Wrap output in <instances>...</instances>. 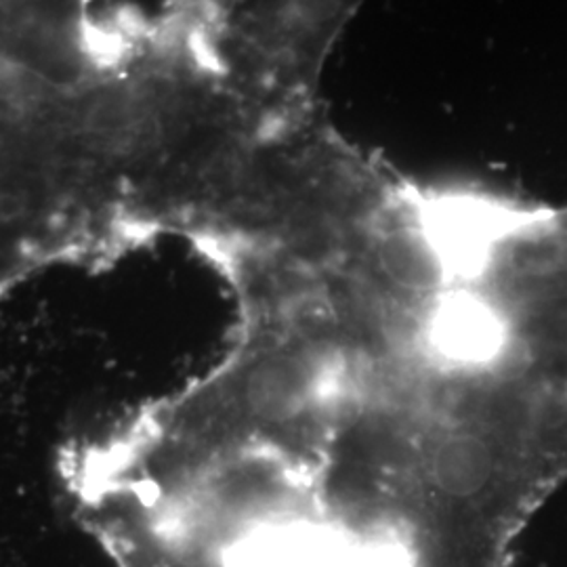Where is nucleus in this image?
Masks as SVG:
<instances>
[{
	"mask_svg": "<svg viewBox=\"0 0 567 567\" xmlns=\"http://www.w3.org/2000/svg\"><path fill=\"white\" fill-rule=\"evenodd\" d=\"M243 339L175 408L179 458L364 564L507 567L567 482V307L426 225L231 274Z\"/></svg>",
	"mask_w": 567,
	"mask_h": 567,
	"instance_id": "nucleus-1",
	"label": "nucleus"
}]
</instances>
